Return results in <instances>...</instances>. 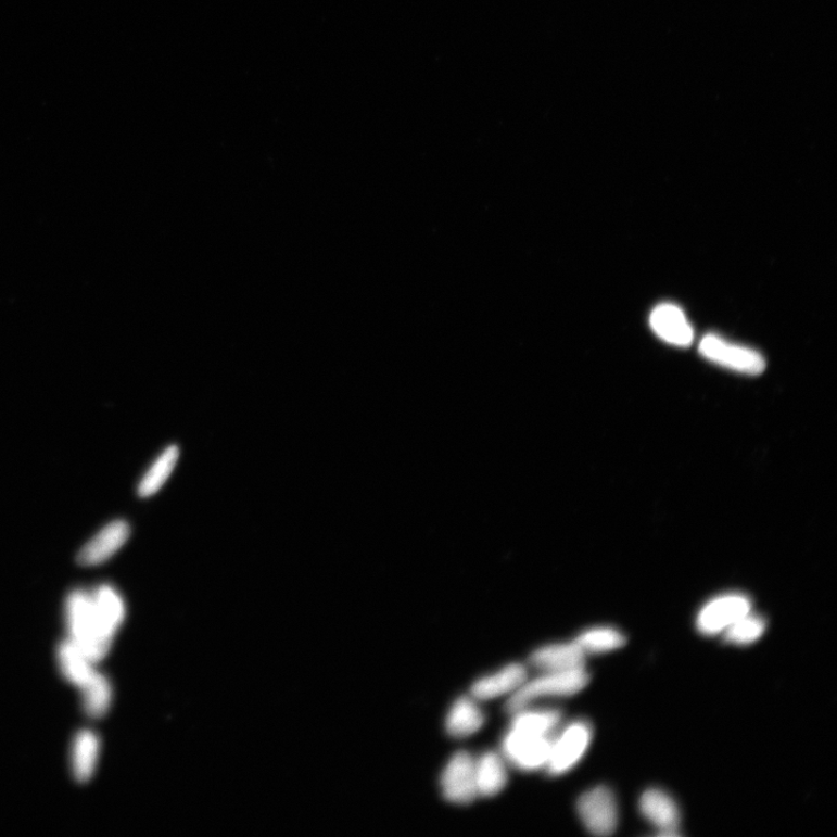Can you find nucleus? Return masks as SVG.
Listing matches in <instances>:
<instances>
[{
  "label": "nucleus",
  "mask_w": 837,
  "mask_h": 837,
  "mask_svg": "<svg viewBox=\"0 0 837 837\" xmlns=\"http://www.w3.org/2000/svg\"><path fill=\"white\" fill-rule=\"evenodd\" d=\"M651 330L664 342L677 347H688L695 333L684 312L674 304H661L650 315Z\"/></svg>",
  "instance_id": "9d476101"
},
{
  "label": "nucleus",
  "mask_w": 837,
  "mask_h": 837,
  "mask_svg": "<svg viewBox=\"0 0 837 837\" xmlns=\"http://www.w3.org/2000/svg\"><path fill=\"white\" fill-rule=\"evenodd\" d=\"M560 711L518 712L512 730L534 735H549L560 724Z\"/></svg>",
  "instance_id": "5701e85b"
},
{
  "label": "nucleus",
  "mask_w": 837,
  "mask_h": 837,
  "mask_svg": "<svg viewBox=\"0 0 837 837\" xmlns=\"http://www.w3.org/2000/svg\"><path fill=\"white\" fill-rule=\"evenodd\" d=\"M578 811L585 828L597 836L612 835L618 826V807L613 792L606 786L584 794Z\"/></svg>",
  "instance_id": "39448f33"
},
{
  "label": "nucleus",
  "mask_w": 837,
  "mask_h": 837,
  "mask_svg": "<svg viewBox=\"0 0 837 837\" xmlns=\"http://www.w3.org/2000/svg\"><path fill=\"white\" fill-rule=\"evenodd\" d=\"M506 783V769L498 754L495 752L483 754L479 763H475L478 795L494 797L504 790Z\"/></svg>",
  "instance_id": "a211bd4d"
},
{
  "label": "nucleus",
  "mask_w": 837,
  "mask_h": 837,
  "mask_svg": "<svg viewBox=\"0 0 837 837\" xmlns=\"http://www.w3.org/2000/svg\"><path fill=\"white\" fill-rule=\"evenodd\" d=\"M58 661L63 677L79 688L96 671L94 663L71 638L59 646Z\"/></svg>",
  "instance_id": "2eb2a0df"
},
{
  "label": "nucleus",
  "mask_w": 837,
  "mask_h": 837,
  "mask_svg": "<svg viewBox=\"0 0 837 837\" xmlns=\"http://www.w3.org/2000/svg\"><path fill=\"white\" fill-rule=\"evenodd\" d=\"M84 694V708L92 719L105 716L111 708L112 686L110 681L100 672L94 671L89 681L80 687Z\"/></svg>",
  "instance_id": "aec40b11"
},
{
  "label": "nucleus",
  "mask_w": 837,
  "mask_h": 837,
  "mask_svg": "<svg viewBox=\"0 0 837 837\" xmlns=\"http://www.w3.org/2000/svg\"><path fill=\"white\" fill-rule=\"evenodd\" d=\"M766 629V621L758 614L749 612L741 619H738L724 633L728 644L736 646H747L757 643Z\"/></svg>",
  "instance_id": "4be33fe9"
},
{
  "label": "nucleus",
  "mask_w": 837,
  "mask_h": 837,
  "mask_svg": "<svg viewBox=\"0 0 837 837\" xmlns=\"http://www.w3.org/2000/svg\"><path fill=\"white\" fill-rule=\"evenodd\" d=\"M585 651L573 642L540 648L532 654L530 661L533 667L549 674L585 669Z\"/></svg>",
  "instance_id": "ddd939ff"
},
{
  "label": "nucleus",
  "mask_w": 837,
  "mask_h": 837,
  "mask_svg": "<svg viewBox=\"0 0 837 837\" xmlns=\"http://www.w3.org/2000/svg\"><path fill=\"white\" fill-rule=\"evenodd\" d=\"M129 535L130 528L126 521L117 520L109 523L81 548L77 556L78 563L85 567L105 563L124 547Z\"/></svg>",
  "instance_id": "1a4fd4ad"
},
{
  "label": "nucleus",
  "mask_w": 837,
  "mask_h": 837,
  "mask_svg": "<svg viewBox=\"0 0 837 837\" xmlns=\"http://www.w3.org/2000/svg\"><path fill=\"white\" fill-rule=\"evenodd\" d=\"M639 811L656 829H659V836L681 835L680 809L675 800L664 791L658 789L646 791L639 799Z\"/></svg>",
  "instance_id": "9b49d317"
},
{
  "label": "nucleus",
  "mask_w": 837,
  "mask_h": 837,
  "mask_svg": "<svg viewBox=\"0 0 837 837\" xmlns=\"http://www.w3.org/2000/svg\"><path fill=\"white\" fill-rule=\"evenodd\" d=\"M484 714L469 698L458 699L447 718V732L454 737H467L479 732L484 724Z\"/></svg>",
  "instance_id": "6ab92c4d"
},
{
  "label": "nucleus",
  "mask_w": 837,
  "mask_h": 837,
  "mask_svg": "<svg viewBox=\"0 0 837 837\" xmlns=\"http://www.w3.org/2000/svg\"><path fill=\"white\" fill-rule=\"evenodd\" d=\"M179 458L178 446H169L155 459V462L144 473L138 487L142 498L152 497L167 483Z\"/></svg>",
  "instance_id": "f3484780"
},
{
  "label": "nucleus",
  "mask_w": 837,
  "mask_h": 837,
  "mask_svg": "<svg viewBox=\"0 0 837 837\" xmlns=\"http://www.w3.org/2000/svg\"><path fill=\"white\" fill-rule=\"evenodd\" d=\"M585 654L613 651L626 645V637L611 627L588 630L574 639Z\"/></svg>",
  "instance_id": "412c9836"
},
{
  "label": "nucleus",
  "mask_w": 837,
  "mask_h": 837,
  "mask_svg": "<svg viewBox=\"0 0 837 837\" xmlns=\"http://www.w3.org/2000/svg\"><path fill=\"white\" fill-rule=\"evenodd\" d=\"M591 740L593 727L586 721H576L569 725L553 743L548 761L550 776L568 773L584 757Z\"/></svg>",
  "instance_id": "20e7f679"
},
{
  "label": "nucleus",
  "mask_w": 837,
  "mask_h": 837,
  "mask_svg": "<svg viewBox=\"0 0 837 837\" xmlns=\"http://www.w3.org/2000/svg\"><path fill=\"white\" fill-rule=\"evenodd\" d=\"M528 679V671L521 664H511L504 668L498 674L482 679L471 687V695L480 700L497 698L502 695L516 692Z\"/></svg>",
  "instance_id": "4468645a"
},
{
  "label": "nucleus",
  "mask_w": 837,
  "mask_h": 837,
  "mask_svg": "<svg viewBox=\"0 0 837 837\" xmlns=\"http://www.w3.org/2000/svg\"><path fill=\"white\" fill-rule=\"evenodd\" d=\"M91 598L98 629L113 642L126 617L125 603L118 591L111 585L98 587Z\"/></svg>",
  "instance_id": "f8f14e48"
},
{
  "label": "nucleus",
  "mask_w": 837,
  "mask_h": 837,
  "mask_svg": "<svg viewBox=\"0 0 837 837\" xmlns=\"http://www.w3.org/2000/svg\"><path fill=\"white\" fill-rule=\"evenodd\" d=\"M699 352L711 363L736 372L754 376L765 369V359L759 352L718 335H706L700 341Z\"/></svg>",
  "instance_id": "7ed1b4c3"
},
{
  "label": "nucleus",
  "mask_w": 837,
  "mask_h": 837,
  "mask_svg": "<svg viewBox=\"0 0 837 837\" xmlns=\"http://www.w3.org/2000/svg\"><path fill=\"white\" fill-rule=\"evenodd\" d=\"M65 618L72 642L85 651L92 663L104 660L113 642L98 629L91 594L74 591L65 605Z\"/></svg>",
  "instance_id": "f257e3e1"
},
{
  "label": "nucleus",
  "mask_w": 837,
  "mask_h": 837,
  "mask_svg": "<svg viewBox=\"0 0 837 837\" xmlns=\"http://www.w3.org/2000/svg\"><path fill=\"white\" fill-rule=\"evenodd\" d=\"M751 606L750 598L741 594L719 596L699 611L697 629L708 636L724 633L735 621L751 612Z\"/></svg>",
  "instance_id": "423d86ee"
},
{
  "label": "nucleus",
  "mask_w": 837,
  "mask_h": 837,
  "mask_svg": "<svg viewBox=\"0 0 837 837\" xmlns=\"http://www.w3.org/2000/svg\"><path fill=\"white\" fill-rule=\"evenodd\" d=\"M443 797L457 806H469L478 796L475 763L466 751L454 754L441 777Z\"/></svg>",
  "instance_id": "6e6552de"
},
{
  "label": "nucleus",
  "mask_w": 837,
  "mask_h": 837,
  "mask_svg": "<svg viewBox=\"0 0 837 837\" xmlns=\"http://www.w3.org/2000/svg\"><path fill=\"white\" fill-rule=\"evenodd\" d=\"M589 675L585 669L549 672L546 676L540 677L530 683L524 682L517 688L513 696L507 700L505 710L507 713L517 714L527 706L543 697H568L583 690L589 683Z\"/></svg>",
  "instance_id": "f03ea898"
},
{
  "label": "nucleus",
  "mask_w": 837,
  "mask_h": 837,
  "mask_svg": "<svg viewBox=\"0 0 837 837\" xmlns=\"http://www.w3.org/2000/svg\"><path fill=\"white\" fill-rule=\"evenodd\" d=\"M549 735H534L511 730L504 738L506 758L517 768L533 771L548 764L553 748Z\"/></svg>",
  "instance_id": "0eeeda50"
},
{
  "label": "nucleus",
  "mask_w": 837,
  "mask_h": 837,
  "mask_svg": "<svg viewBox=\"0 0 837 837\" xmlns=\"http://www.w3.org/2000/svg\"><path fill=\"white\" fill-rule=\"evenodd\" d=\"M100 748V738L94 733L84 731L77 734L72 752L73 773L77 782L87 783L92 778Z\"/></svg>",
  "instance_id": "dca6fc26"
}]
</instances>
